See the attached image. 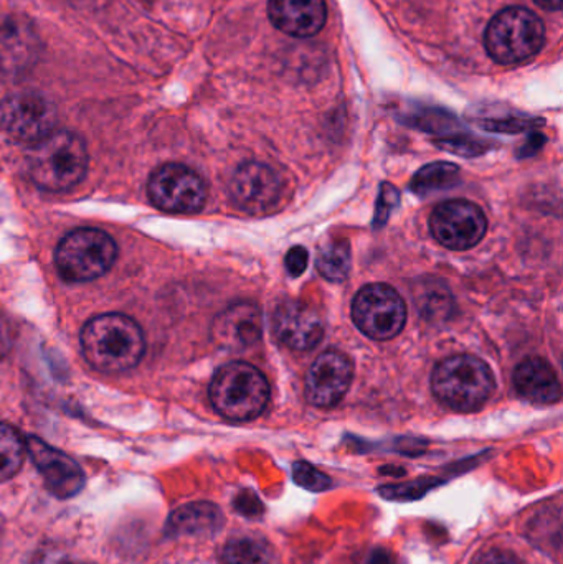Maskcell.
<instances>
[{
  "label": "cell",
  "mask_w": 563,
  "mask_h": 564,
  "mask_svg": "<svg viewBox=\"0 0 563 564\" xmlns=\"http://www.w3.org/2000/svg\"><path fill=\"white\" fill-rule=\"evenodd\" d=\"M79 340L83 357L101 373L132 370L145 351L144 334L138 322L118 312L86 322Z\"/></svg>",
  "instance_id": "cell-1"
},
{
  "label": "cell",
  "mask_w": 563,
  "mask_h": 564,
  "mask_svg": "<svg viewBox=\"0 0 563 564\" xmlns=\"http://www.w3.org/2000/svg\"><path fill=\"white\" fill-rule=\"evenodd\" d=\"M26 161L30 178L36 187L46 192H68L85 178L89 155L78 134L55 131L30 148Z\"/></svg>",
  "instance_id": "cell-2"
},
{
  "label": "cell",
  "mask_w": 563,
  "mask_h": 564,
  "mask_svg": "<svg viewBox=\"0 0 563 564\" xmlns=\"http://www.w3.org/2000/svg\"><path fill=\"white\" fill-rule=\"evenodd\" d=\"M495 388L491 368L475 355L445 358L432 375L433 394L459 413H473L485 406Z\"/></svg>",
  "instance_id": "cell-3"
},
{
  "label": "cell",
  "mask_w": 563,
  "mask_h": 564,
  "mask_svg": "<svg viewBox=\"0 0 563 564\" xmlns=\"http://www.w3.org/2000/svg\"><path fill=\"white\" fill-rule=\"evenodd\" d=\"M212 406L225 420L251 421L270 401L267 377L247 361H231L218 368L210 383Z\"/></svg>",
  "instance_id": "cell-4"
},
{
  "label": "cell",
  "mask_w": 563,
  "mask_h": 564,
  "mask_svg": "<svg viewBox=\"0 0 563 564\" xmlns=\"http://www.w3.org/2000/svg\"><path fill=\"white\" fill-rule=\"evenodd\" d=\"M544 43V22L524 7L502 10L485 33L486 52L499 65L528 62L541 52Z\"/></svg>",
  "instance_id": "cell-5"
},
{
  "label": "cell",
  "mask_w": 563,
  "mask_h": 564,
  "mask_svg": "<svg viewBox=\"0 0 563 564\" xmlns=\"http://www.w3.org/2000/svg\"><path fill=\"white\" fill-rule=\"evenodd\" d=\"M118 258L115 240L96 228H78L66 235L55 251V264L66 282H89L105 276Z\"/></svg>",
  "instance_id": "cell-6"
},
{
  "label": "cell",
  "mask_w": 563,
  "mask_h": 564,
  "mask_svg": "<svg viewBox=\"0 0 563 564\" xmlns=\"http://www.w3.org/2000/svg\"><path fill=\"white\" fill-rule=\"evenodd\" d=\"M55 105L40 93H15L0 102V128L19 144H39L55 132Z\"/></svg>",
  "instance_id": "cell-7"
},
{
  "label": "cell",
  "mask_w": 563,
  "mask_h": 564,
  "mask_svg": "<svg viewBox=\"0 0 563 564\" xmlns=\"http://www.w3.org/2000/svg\"><path fill=\"white\" fill-rule=\"evenodd\" d=\"M353 321L367 337L390 340L405 327V302L390 285H366L354 297Z\"/></svg>",
  "instance_id": "cell-8"
},
{
  "label": "cell",
  "mask_w": 563,
  "mask_h": 564,
  "mask_svg": "<svg viewBox=\"0 0 563 564\" xmlns=\"http://www.w3.org/2000/svg\"><path fill=\"white\" fill-rule=\"evenodd\" d=\"M148 195L162 212L192 215L204 208L207 185L194 169L182 164H165L152 172Z\"/></svg>",
  "instance_id": "cell-9"
},
{
  "label": "cell",
  "mask_w": 563,
  "mask_h": 564,
  "mask_svg": "<svg viewBox=\"0 0 563 564\" xmlns=\"http://www.w3.org/2000/svg\"><path fill=\"white\" fill-rule=\"evenodd\" d=\"M286 194L283 177L263 162H245L230 181V197L248 215H268L277 210Z\"/></svg>",
  "instance_id": "cell-10"
},
{
  "label": "cell",
  "mask_w": 563,
  "mask_h": 564,
  "mask_svg": "<svg viewBox=\"0 0 563 564\" xmlns=\"http://www.w3.org/2000/svg\"><path fill=\"white\" fill-rule=\"evenodd\" d=\"M435 240L453 251L472 250L485 238L488 220L485 212L468 200H450L439 205L430 217Z\"/></svg>",
  "instance_id": "cell-11"
},
{
  "label": "cell",
  "mask_w": 563,
  "mask_h": 564,
  "mask_svg": "<svg viewBox=\"0 0 563 564\" xmlns=\"http://www.w3.org/2000/svg\"><path fill=\"white\" fill-rule=\"evenodd\" d=\"M353 361L337 350L321 354L307 371L306 400L313 406L333 408L343 401L353 383Z\"/></svg>",
  "instance_id": "cell-12"
},
{
  "label": "cell",
  "mask_w": 563,
  "mask_h": 564,
  "mask_svg": "<svg viewBox=\"0 0 563 564\" xmlns=\"http://www.w3.org/2000/svg\"><path fill=\"white\" fill-rule=\"evenodd\" d=\"M25 444L30 459L42 474L45 486L53 496L58 499H72L76 494L82 492L85 486V474L72 457L48 446L40 437H29Z\"/></svg>",
  "instance_id": "cell-13"
},
{
  "label": "cell",
  "mask_w": 563,
  "mask_h": 564,
  "mask_svg": "<svg viewBox=\"0 0 563 564\" xmlns=\"http://www.w3.org/2000/svg\"><path fill=\"white\" fill-rule=\"evenodd\" d=\"M263 335V314L253 302H237L225 308L212 324V338L228 351H243L260 341Z\"/></svg>",
  "instance_id": "cell-14"
},
{
  "label": "cell",
  "mask_w": 563,
  "mask_h": 564,
  "mask_svg": "<svg viewBox=\"0 0 563 564\" xmlns=\"http://www.w3.org/2000/svg\"><path fill=\"white\" fill-rule=\"evenodd\" d=\"M40 43L35 26L25 17L0 20V69L9 75L29 72L39 62Z\"/></svg>",
  "instance_id": "cell-15"
},
{
  "label": "cell",
  "mask_w": 563,
  "mask_h": 564,
  "mask_svg": "<svg viewBox=\"0 0 563 564\" xmlns=\"http://www.w3.org/2000/svg\"><path fill=\"white\" fill-rule=\"evenodd\" d=\"M273 330L281 344L300 351L317 347L324 337L323 318L301 301H284L278 305Z\"/></svg>",
  "instance_id": "cell-16"
},
{
  "label": "cell",
  "mask_w": 563,
  "mask_h": 564,
  "mask_svg": "<svg viewBox=\"0 0 563 564\" xmlns=\"http://www.w3.org/2000/svg\"><path fill=\"white\" fill-rule=\"evenodd\" d=\"M268 15L281 32L297 39L314 36L327 19L324 0H270Z\"/></svg>",
  "instance_id": "cell-17"
},
{
  "label": "cell",
  "mask_w": 563,
  "mask_h": 564,
  "mask_svg": "<svg viewBox=\"0 0 563 564\" xmlns=\"http://www.w3.org/2000/svg\"><path fill=\"white\" fill-rule=\"evenodd\" d=\"M518 393L532 403H557L562 397L561 381L554 368L544 358H526L515 371Z\"/></svg>",
  "instance_id": "cell-18"
},
{
  "label": "cell",
  "mask_w": 563,
  "mask_h": 564,
  "mask_svg": "<svg viewBox=\"0 0 563 564\" xmlns=\"http://www.w3.org/2000/svg\"><path fill=\"white\" fill-rule=\"evenodd\" d=\"M221 523L224 517L214 503H188L172 513L167 522V533L172 536L212 535L220 529Z\"/></svg>",
  "instance_id": "cell-19"
},
{
  "label": "cell",
  "mask_w": 563,
  "mask_h": 564,
  "mask_svg": "<svg viewBox=\"0 0 563 564\" xmlns=\"http://www.w3.org/2000/svg\"><path fill=\"white\" fill-rule=\"evenodd\" d=\"M413 301L426 321H443L453 311L452 292L442 281L432 280L416 284Z\"/></svg>",
  "instance_id": "cell-20"
},
{
  "label": "cell",
  "mask_w": 563,
  "mask_h": 564,
  "mask_svg": "<svg viewBox=\"0 0 563 564\" xmlns=\"http://www.w3.org/2000/svg\"><path fill=\"white\" fill-rule=\"evenodd\" d=\"M459 167L450 162H435V164L425 165L416 172L415 177L410 182V188L413 194L429 195L433 192L446 191L455 187L459 182Z\"/></svg>",
  "instance_id": "cell-21"
},
{
  "label": "cell",
  "mask_w": 563,
  "mask_h": 564,
  "mask_svg": "<svg viewBox=\"0 0 563 564\" xmlns=\"http://www.w3.org/2000/svg\"><path fill=\"white\" fill-rule=\"evenodd\" d=\"M350 247L347 241L334 240L327 241L321 247L316 258V268L321 276L331 282H343L349 276Z\"/></svg>",
  "instance_id": "cell-22"
},
{
  "label": "cell",
  "mask_w": 563,
  "mask_h": 564,
  "mask_svg": "<svg viewBox=\"0 0 563 564\" xmlns=\"http://www.w3.org/2000/svg\"><path fill=\"white\" fill-rule=\"evenodd\" d=\"M25 453L26 444L19 431L0 421V482L19 473Z\"/></svg>",
  "instance_id": "cell-23"
},
{
  "label": "cell",
  "mask_w": 563,
  "mask_h": 564,
  "mask_svg": "<svg viewBox=\"0 0 563 564\" xmlns=\"http://www.w3.org/2000/svg\"><path fill=\"white\" fill-rule=\"evenodd\" d=\"M224 564H270L268 546L260 540L240 539L228 543L221 553Z\"/></svg>",
  "instance_id": "cell-24"
},
{
  "label": "cell",
  "mask_w": 563,
  "mask_h": 564,
  "mask_svg": "<svg viewBox=\"0 0 563 564\" xmlns=\"http://www.w3.org/2000/svg\"><path fill=\"white\" fill-rule=\"evenodd\" d=\"M293 477L301 487L307 490H314V492H321V490H326L327 487L331 486L329 477L324 476L316 467L307 463L294 464Z\"/></svg>",
  "instance_id": "cell-25"
},
{
  "label": "cell",
  "mask_w": 563,
  "mask_h": 564,
  "mask_svg": "<svg viewBox=\"0 0 563 564\" xmlns=\"http://www.w3.org/2000/svg\"><path fill=\"white\" fill-rule=\"evenodd\" d=\"M400 195L399 191L392 185L383 184L382 191H380L379 200H377L376 220H373V227H382L386 224L387 218L392 214L393 208L399 205Z\"/></svg>",
  "instance_id": "cell-26"
},
{
  "label": "cell",
  "mask_w": 563,
  "mask_h": 564,
  "mask_svg": "<svg viewBox=\"0 0 563 564\" xmlns=\"http://www.w3.org/2000/svg\"><path fill=\"white\" fill-rule=\"evenodd\" d=\"M307 261H310V254H307L303 247L291 248L288 251L286 258H284L288 273L294 278L301 276L306 271Z\"/></svg>",
  "instance_id": "cell-27"
},
{
  "label": "cell",
  "mask_w": 563,
  "mask_h": 564,
  "mask_svg": "<svg viewBox=\"0 0 563 564\" xmlns=\"http://www.w3.org/2000/svg\"><path fill=\"white\" fill-rule=\"evenodd\" d=\"M476 564H521L515 555L505 552H491L483 555Z\"/></svg>",
  "instance_id": "cell-28"
},
{
  "label": "cell",
  "mask_w": 563,
  "mask_h": 564,
  "mask_svg": "<svg viewBox=\"0 0 563 564\" xmlns=\"http://www.w3.org/2000/svg\"><path fill=\"white\" fill-rule=\"evenodd\" d=\"M10 345H12V334H10L9 324L0 315V358L10 350Z\"/></svg>",
  "instance_id": "cell-29"
},
{
  "label": "cell",
  "mask_w": 563,
  "mask_h": 564,
  "mask_svg": "<svg viewBox=\"0 0 563 564\" xmlns=\"http://www.w3.org/2000/svg\"><path fill=\"white\" fill-rule=\"evenodd\" d=\"M366 564H397L392 553L387 550H373L369 556H367Z\"/></svg>",
  "instance_id": "cell-30"
},
{
  "label": "cell",
  "mask_w": 563,
  "mask_h": 564,
  "mask_svg": "<svg viewBox=\"0 0 563 564\" xmlns=\"http://www.w3.org/2000/svg\"><path fill=\"white\" fill-rule=\"evenodd\" d=\"M260 507V502H258L257 497L253 494L245 492L243 496L238 497L237 507L240 512H243L245 516H251L250 507Z\"/></svg>",
  "instance_id": "cell-31"
},
{
  "label": "cell",
  "mask_w": 563,
  "mask_h": 564,
  "mask_svg": "<svg viewBox=\"0 0 563 564\" xmlns=\"http://www.w3.org/2000/svg\"><path fill=\"white\" fill-rule=\"evenodd\" d=\"M542 9L545 10H554V12H559L562 9V0H535Z\"/></svg>",
  "instance_id": "cell-32"
},
{
  "label": "cell",
  "mask_w": 563,
  "mask_h": 564,
  "mask_svg": "<svg viewBox=\"0 0 563 564\" xmlns=\"http://www.w3.org/2000/svg\"><path fill=\"white\" fill-rule=\"evenodd\" d=\"M541 139H542V135H532V141H534V142L541 141ZM538 145H531V148H528V149H532V152H535L539 149ZM528 149H522V151H528Z\"/></svg>",
  "instance_id": "cell-33"
}]
</instances>
